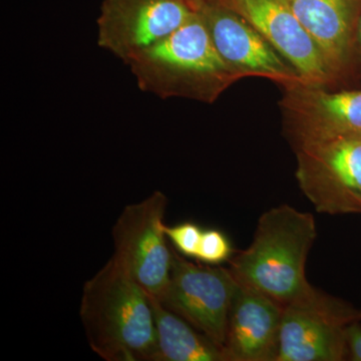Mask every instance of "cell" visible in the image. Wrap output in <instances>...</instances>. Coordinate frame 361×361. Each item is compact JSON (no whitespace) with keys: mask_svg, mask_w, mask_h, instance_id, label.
<instances>
[{"mask_svg":"<svg viewBox=\"0 0 361 361\" xmlns=\"http://www.w3.org/2000/svg\"><path fill=\"white\" fill-rule=\"evenodd\" d=\"M355 39L356 44H357L358 49H360L361 56V11L360 16H358L357 23H356Z\"/></svg>","mask_w":361,"mask_h":361,"instance_id":"cell-18","label":"cell"},{"mask_svg":"<svg viewBox=\"0 0 361 361\" xmlns=\"http://www.w3.org/2000/svg\"></svg>","mask_w":361,"mask_h":361,"instance_id":"cell-21","label":"cell"},{"mask_svg":"<svg viewBox=\"0 0 361 361\" xmlns=\"http://www.w3.org/2000/svg\"><path fill=\"white\" fill-rule=\"evenodd\" d=\"M197 11L220 56L240 77L267 78L284 89L304 82L290 63L240 14L216 0L201 4Z\"/></svg>","mask_w":361,"mask_h":361,"instance_id":"cell-9","label":"cell"},{"mask_svg":"<svg viewBox=\"0 0 361 361\" xmlns=\"http://www.w3.org/2000/svg\"><path fill=\"white\" fill-rule=\"evenodd\" d=\"M196 13L187 0H104L97 21V44L128 65Z\"/></svg>","mask_w":361,"mask_h":361,"instance_id":"cell-8","label":"cell"},{"mask_svg":"<svg viewBox=\"0 0 361 361\" xmlns=\"http://www.w3.org/2000/svg\"><path fill=\"white\" fill-rule=\"evenodd\" d=\"M216 1L229 7L251 23L290 63L304 82L324 87L336 78L319 47L284 0Z\"/></svg>","mask_w":361,"mask_h":361,"instance_id":"cell-11","label":"cell"},{"mask_svg":"<svg viewBox=\"0 0 361 361\" xmlns=\"http://www.w3.org/2000/svg\"><path fill=\"white\" fill-rule=\"evenodd\" d=\"M358 1H360V2H361V0H358Z\"/></svg>","mask_w":361,"mask_h":361,"instance_id":"cell-20","label":"cell"},{"mask_svg":"<svg viewBox=\"0 0 361 361\" xmlns=\"http://www.w3.org/2000/svg\"><path fill=\"white\" fill-rule=\"evenodd\" d=\"M322 52L334 75L349 59L361 11L358 0H284Z\"/></svg>","mask_w":361,"mask_h":361,"instance_id":"cell-13","label":"cell"},{"mask_svg":"<svg viewBox=\"0 0 361 361\" xmlns=\"http://www.w3.org/2000/svg\"><path fill=\"white\" fill-rule=\"evenodd\" d=\"M137 84L161 97H183L214 103L230 85L241 80L214 44L200 13L130 59Z\"/></svg>","mask_w":361,"mask_h":361,"instance_id":"cell-2","label":"cell"},{"mask_svg":"<svg viewBox=\"0 0 361 361\" xmlns=\"http://www.w3.org/2000/svg\"><path fill=\"white\" fill-rule=\"evenodd\" d=\"M80 319L92 351L106 361H154L149 294L111 257L82 289Z\"/></svg>","mask_w":361,"mask_h":361,"instance_id":"cell-1","label":"cell"},{"mask_svg":"<svg viewBox=\"0 0 361 361\" xmlns=\"http://www.w3.org/2000/svg\"><path fill=\"white\" fill-rule=\"evenodd\" d=\"M361 319L351 322L346 329L348 360L361 361Z\"/></svg>","mask_w":361,"mask_h":361,"instance_id":"cell-17","label":"cell"},{"mask_svg":"<svg viewBox=\"0 0 361 361\" xmlns=\"http://www.w3.org/2000/svg\"><path fill=\"white\" fill-rule=\"evenodd\" d=\"M316 236L312 214L288 204L273 207L259 218L250 245L232 259L229 269L239 284L285 306L313 288L305 267Z\"/></svg>","mask_w":361,"mask_h":361,"instance_id":"cell-3","label":"cell"},{"mask_svg":"<svg viewBox=\"0 0 361 361\" xmlns=\"http://www.w3.org/2000/svg\"><path fill=\"white\" fill-rule=\"evenodd\" d=\"M231 254V243L224 233L217 229L204 230L196 259L207 264L217 265L228 260Z\"/></svg>","mask_w":361,"mask_h":361,"instance_id":"cell-15","label":"cell"},{"mask_svg":"<svg viewBox=\"0 0 361 361\" xmlns=\"http://www.w3.org/2000/svg\"><path fill=\"white\" fill-rule=\"evenodd\" d=\"M168 199L153 192L139 203L126 206L113 227V258L149 295L160 298L167 288L172 250L165 233Z\"/></svg>","mask_w":361,"mask_h":361,"instance_id":"cell-5","label":"cell"},{"mask_svg":"<svg viewBox=\"0 0 361 361\" xmlns=\"http://www.w3.org/2000/svg\"><path fill=\"white\" fill-rule=\"evenodd\" d=\"M283 306L238 283L230 310L224 353L227 361H277Z\"/></svg>","mask_w":361,"mask_h":361,"instance_id":"cell-12","label":"cell"},{"mask_svg":"<svg viewBox=\"0 0 361 361\" xmlns=\"http://www.w3.org/2000/svg\"><path fill=\"white\" fill-rule=\"evenodd\" d=\"M165 233L180 253L196 258L203 230L198 225L185 222L176 226L165 225Z\"/></svg>","mask_w":361,"mask_h":361,"instance_id":"cell-16","label":"cell"},{"mask_svg":"<svg viewBox=\"0 0 361 361\" xmlns=\"http://www.w3.org/2000/svg\"><path fill=\"white\" fill-rule=\"evenodd\" d=\"M237 288L229 268L197 265L172 250L170 280L158 299L224 350Z\"/></svg>","mask_w":361,"mask_h":361,"instance_id":"cell-7","label":"cell"},{"mask_svg":"<svg viewBox=\"0 0 361 361\" xmlns=\"http://www.w3.org/2000/svg\"><path fill=\"white\" fill-rule=\"evenodd\" d=\"M187 1L190 2L197 9V7L201 6V4H205V2L213 1V0H187Z\"/></svg>","mask_w":361,"mask_h":361,"instance_id":"cell-19","label":"cell"},{"mask_svg":"<svg viewBox=\"0 0 361 361\" xmlns=\"http://www.w3.org/2000/svg\"><path fill=\"white\" fill-rule=\"evenodd\" d=\"M156 327L154 361H227L224 350L184 318L149 295Z\"/></svg>","mask_w":361,"mask_h":361,"instance_id":"cell-14","label":"cell"},{"mask_svg":"<svg viewBox=\"0 0 361 361\" xmlns=\"http://www.w3.org/2000/svg\"><path fill=\"white\" fill-rule=\"evenodd\" d=\"M361 310L316 289L282 310L277 361L348 360L346 329Z\"/></svg>","mask_w":361,"mask_h":361,"instance_id":"cell-4","label":"cell"},{"mask_svg":"<svg viewBox=\"0 0 361 361\" xmlns=\"http://www.w3.org/2000/svg\"><path fill=\"white\" fill-rule=\"evenodd\" d=\"M281 106L295 146L361 137V90L332 92L323 85L298 82L285 87Z\"/></svg>","mask_w":361,"mask_h":361,"instance_id":"cell-10","label":"cell"},{"mask_svg":"<svg viewBox=\"0 0 361 361\" xmlns=\"http://www.w3.org/2000/svg\"><path fill=\"white\" fill-rule=\"evenodd\" d=\"M296 178L317 212L361 213V137L295 146Z\"/></svg>","mask_w":361,"mask_h":361,"instance_id":"cell-6","label":"cell"}]
</instances>
